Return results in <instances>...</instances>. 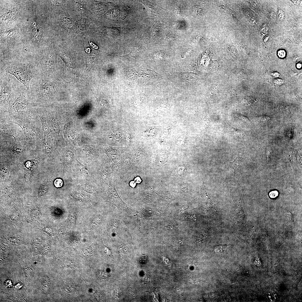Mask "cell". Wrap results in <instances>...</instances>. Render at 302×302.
Here are the masks:
<instances>
[{"instance_id":"e0dca14e","label":"cell","mask_w":302,"mask_h":302,"mask_svg":"<svg viewBox=\"0 0 302 302\" xmlns=\"http://www.w3.org/2000/svg\"><path fill=\"white\" fill-rule=\"evenodd\" d=\"M286 54L285 52L283 50H280L278 52V55L280 58H284L286 56Z\"/></svg>"},{"instance_id":"5b68a950","label":"cell","mask_w":302,"mask_h":302,"mask_svg":"<svg viewBox=\"0 0 302 302\" xmlns=\"http://www.w3.org/2000/svg\"><path fill=\"white\" fill-rule=\"evenodd\" d=\"M0 133L17 137L25 136L22 129L17 124L0 119Z\"/></svg>"},{"instance_id":"ba28073f","label":"cell","mask_w":302,"mask_h":302,"mask_svg":"<svg viewBox=\"0 0 302 302\" xmlns=\"http://www.w3.org/2000/svg\"><path fill=\"white\" fill-rule=\"evenodd\" d=\"M48 188V186L47 184L41 185L39 188L38 191V197L42 196L47 192Z\"/></svg>"},{"instance_id":"4fadbf2b","label":"cell","mask_w":302,"mask_h":302,"mask_svg":"<svg viewBox=\"0 0 302 302\" xmlns=\"http://www.w3.org/2000/svg\"><path fill=\"white\" fill-rule=\"evenodd\" d=\"M63 181L60 179H57L54 182L55 186L58 188L61 187L63 185Z\"/></svg>"},{"instance_id":"3957f363","label":"cell","mask_w":302,"mask_h":302,"mask_svg":"<svg viewBox=\"0 0 302 302\" xmlns=\"http://www.w3.org/2000/svg\"><path fill=\"white\" fill-rule=\"evenodd\" d=\"M6 71L21 83L27 88L30 94V82L36 76L33 68L25 65H11L6 68Z\"/></svg>"},{"instance_id":"52a82bcc","label":"cell","mask_w":302,"mask_h":302,"mask_svg":"<svg viewBox=\"0 0 302 302\" xmlns=\"http://www.w3.org/2000/svg\"><path fill=\"white\" fill-rule=\"evenodd\" d=\"M51 282L48 278H44L41 283V287L42 289L45 291H48L51 286Z\"/></svg>"},{"instance_id":"9c48e42d","label":"cell","mask_w":302,"mask_h":302,"mask_svg":"<svg viewBox=\"0 0 302 302\" xmlns=\"http://www.w3.org/2000/svg\"><path fill=\"white\" fill-rule=\"evenodd\" d=\"M32 37L34 40L37 41L40 39L41 34L39 30L34 28L32 30Z\"/></svg>"},{"instance_id":"7c38bea8","label":"cell","mask_w":302,"mask_h":302,"mask_svg":"<svg viewBox=\"0 0 302 302\" xmlns=\"http://www.w3.org/2000/svg\"><path fill=\"white\" fill-rule=\"evenodd\" d=\"M226 248H227L226 246H217L215 248V251L216 253H219L225 251L226 249Z\"/></svg>"},{"instance_id":"d6986e66","label":"cell","mask_w":302,"mask_h":302,"mask_svg":"<svg viewBox=\"0 0 302 302\" xmlns=\"http://www.w3.org/2000/svg\"><path fill=\"white\" fill-rule=\"evenodd\" d=\"M239 116V118L241 119H242L243 120H244V121H249V120L248 118H247L245 116Z\"/></svg>"},{"instance_id":"2e32d148","label":"cell","mask_w":302,"mask_h":302,"mask_svg":"<svg viewBox=\"0 0 302 302\" xmlns=\"http://www.w3.org/2000/svg\"><path fill=\"white\" fill-rule=\"evenodd\" d=\"M1 174L2 175L6 176L8 175L9 171L6 169L3 168H2L1 170Z\"/></svg>"},{"instance_id":"7a4b0ae2","label":"cell","mask_w":302,"mask_h":302,"mask_svg":"<svg viewBox=\"0 0 302 302\" xmlns=\"http://www.w3.org/2000/svg\"><path fill=\"white\" fill-rule=\"evenodd\" d=\"M19 94L15 92V87L8 78H2L1 80L0 113L6 112Z\"/></svg>"},{"instance_id":"ac0fdd59","label":"cell","mask_w":302,"mask_h":302,"mask_svg":"<svg viewBox=\"0 0 302 302\" xmlns=\"http://www.w3.org/2000/svg\"><path fill=\"white\" fill-rule=\"evenodd\" d=\"M278 16L280 19H282L284 17L285 13L282 10H280L278 12Z\"/></svg>"},{"instance_id":"277c9868","label":"cell","mask_w":302,"mask_h":302,"mask_svg":"<svg viewBox=\"0 0 302 302\" xmlns=\"http://www.w3.org/2000/svg\"><path fill=\"white\" fill-rule=\"evenodd\" d=\"M37 107L31 100L29 95L19 94L8 109L7 112L27 113L33 116H38Z\"/></svg>"},{"instance_id":"6da1fadb","label":"cell","mask_w":302,"mask_h":302,"mask_svg":"<svg viewBox=\"0 0 302 302\" xmlns=\"http://www.w3.org/2000/svg\"><path fill=\"white\" fill-rule=\"evenodd\" d=\"M0 114V118L19 126L28 139L43 142L44 134L42 127L40 119L38 116L22 113L6 112Z\"/></svg>"},{"instance_id":"9a60e30c","label":"cell","mask_w":302,"mask_h":302,"mask_svg":"<svg viewBox=\"0 0 302 302\" xmlns=\"http://www.w3.org/2000/svg\"><path fill=\"white\" fill-rule=\"evenodd\" d=\"M278 195V192L277 191H273L271 192L269 194V196L271 198H275Z\"/></svg>"},{"instance_id":"5bb4252c","label":"cell","mask_w":302,"mask_h":302,"mask_svg":"<svg viewBox=\"0 0 302 302\" xmlns=\"http://www.w3.org/2000/svg\"><path fill=\"white\" fill-rule=\"evenodd\" d=\"M103 251L105 253L108 257H111L112 252L111 249L107 246H104L103 248Z\"/></svg>"},{"instance_id":"30bf717a","label":"cell","mask_w":302,"mask_h":302,"mask_svg":"<svg viewBox=\"0 0 302 302\" xmlns=\"http://www.w3.org/2000/svg\"><path fill=\"white\" fill-rule=\"evenodd\" d=\"M149 258L146 255H140L138 258V260L142 264H145L148 262Z\"/></svg>"},{"instance_id":"8fae6325","label":"cell","mask_w":302,"mask_h":302,"mask_svg":"<svg viewBox=\"0 0 302 302\" xmlns=\"http://www.w3.org/2000/svg\"><path fill=\"white\" fill-rule=\"evenodd\" d=\"M202 8H200L199 7H195L192 9V12H193V14L196 15V16L202 14Z\"/></svg>"},{"instance_id":"8992f818","label":"cell","mask_w":302,"mask_h":302,"mask_svg":"<svg viewBox=\"0 0 302 302\" xmlns=\"http://www.w3.org/2000/svg\"><path fill=\"white\" fill-rule=\"evenodd\" d=\"M228 128L234 135L237 137H240L244 135V133L243 131L234 128L230 125H228Z\"/></svg>"}]
</instances>
